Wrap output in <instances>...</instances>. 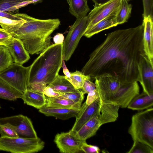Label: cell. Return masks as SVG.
Listing matches in <instances>:
<instances>
[{"instance_id": "6da1fadb", "label": "cell", "mask_w": 153, "mask_h": 153, "mask_svg": "<svg viewBox=\"0 0 153 153\" xmlns=\"http://www.w3.org/2000/svg\"><path fill=\"white\" fill-rule=\"evenodd\" d=\"M143 29L142 24L109 33L90 54L82 72L94 79L109 76L123 84L139 82L140 63L145 54Z\"/></svg>"}, {"instance_id": "7a4b0ae2", "label": "cell", "mask_w": 153, "mask_h": 153, "mask_svg": "<svg viewBox=\"0 0 153 153\" xmlns=\"http://www.w3.org/2000/svg\"><path fill=\"white\" fill-rule=\"evenodd\" d=\"M14 14L26 22L11 35L22 41L29 54H38L51 45L50 35L59 26L60 21L59 19H42L24 13Z\"/></svg>"}, {"instance_id": "3957f363", "label": "cell", "mask_w": 153, "mask_h": 153, "mask_svg": "<svg viewBox=\"0 0 153 153\" xmlns=\"http://www.w3.org/2000/svg\"><path fill=\"white\" fill-rule=\"evenodd\" d=\"M63 44L51 45L30 66L27 89L42 93L59 74L62 67Z\"/></svg>"}, {"instance_id": "277c9868", "label": "cell", "mask_w": 153, "mask_h": 153, "mask_svg": "<svg viewBox=\"0 0 153 153\" xmlns=\"http://www.w3.org/2000/svg\"><path fill=\"white\" fill-rule=\"evenodd\" d=\"M128 132L133 140L145 143L153 149V108L137 113L131 118Z\"/></svg>"}, {"instance_id": "5b68a950", "label": "cell", "mask_w": 153, "mask_h": 153, "mask_svg": "<svg viewBox=\"0 0 153 153\" xmlns=\"http://www.w3.org/2000/svg\"><path fill=\"white\" fill-rule=\"evenodd\" d=\"M45 142L39 138L0 137V150L13 153H33L43 149Z\"/></svg>"}, {"instance_id": "8992f818", "label": "cell", "mask_w": 153, "mask_h": 153, "mask_svg": "<svg viewBox=\"0 0 153 153\" xmlns=\"http://www.w3.org/2000/svg\"><path fill=\"white\" fill-rule=\"evenodd\" d=\"M30 66L25 67L13 62L0 72V78L23 94L27 89Z\"/></svg>"}, {"instance_id": "52a82bcc", "label": "cell", "mask_w": 153, "mask_h": 153, "mask_svg": "<svg viewBox=\"0 0 153 153\" xmlns=\"http://www.w3.org/2000/svg\"><path fill=\"white\" fill-rule=\"evenodd\" d=\"M87 16L77 19L70 28L63 43L64 60H68L73 53L87 28Z\"/></svg>"}, {"instance_id": "ba28073f", "label": "cell", "mask_w": 153, "mask_h": 153, "mask_svg": "<svg viewBox=\"0 0 153 153\" xmlns=\"http://www.w3.org/2000/svg\"><path fill=\"white\" fill-rule=\"evenodd\" d=\"M0 124L6 125L12 128L17 133L19 137H38L31 121L26 116L19 114L0 117Z\"/></svg>"}, {"instance_id": "9c48e42d", "label": "cell", "mask_w": 153, "mask_h": 153, "mask_svg": "<svg viewBox=\"0 0 153 153\" xmlns=\"http://www.w3.org/2000/svg\"><path fill=\"white\" fill-rule=\"evenodd\" d=\"M94 79L100 106L103 103L109 102L122 84L117 79L108 75L102 76Z\"/></svg>"}, {"instance_id": "30bf717a", "label": "cell", "mask_w": 153, "mask_h": 153, "mask_svg": "<svg viewBox=\"0 0 153 153\" xmlns=\"http://www.w3.org/2000/svg\"><path fill=\"white\" fill-rule=\"evenodd\" d=\"M122 0H111L100 6L94 7L87 16L86 31L106 17L116 15L121 8Z\"/></svg>"}, {"instance_id": "8fae6325", "label": "cell", "mask_w": 153, "mask_h": 153, "mask_svg": "<svg viewBox=\"0 0 153 153\" xmlns=\"http://www.w3.org/2000/svg\"><path fill=\"white\" fill-rule=\"evenodd\" d=\"M83 141L78 138L75 133L71 130L68 132L57 134L54 139L59 152L63 153H76L81 152V146Z\"/></svg>"}, {"instance_id": "7c38bea8", "label": "cell", "mask_w": 153, "mask_h": 153, "mask_svg": "<svg viewBox=\"0 0 153 153\" xmlns=\"http://www.w3.org/2000/svg\"><path fill=\"white\" fill-rule=\"evenodd\" d=\"M139 92L140 88L137 82L122 84L109 102L115 103L122 108H126L132 100L139 94Z\"/></svg>"}, {"instance_id": "4fadbf2b", "label": "cell", "mask_w": 153, "mask_h": 153, "mask_svg": "<svg viewBox=\"0 0 153 153\" xmlns=\"http://www.w3.org/2000/svg\"><path fill=\"white\" fill-rule=\"evenodd\" d=\"M140 80L139 81L143 92L148 94H153V62L144 54L140 65Z\"/></svg>"}, {"instance_id": "5bb4252c", "label": "cell", "mask_w": 153, "mask_h": 153, "mask_svg": "<svg viewBox=\"0 0 153 153\" xmlns=\"http://www.w3.org/2000/svg\"><path fill=\"white\" fill-rule=\"evenodd\" d=\"M100 105L97 100L89 105L85 102L81 106L79 111L75 116L76 121L71 131L76 132L87 122L94 116L99 110Z\"/></svg>"}, {"instance_id": "9a60e30c", "label": "cell", "mask_w": 153, "mask_h": 153, "mask_svg": "<svg viewBox=\"0 0 153 153\" xmlns=\"http://www.w3.org/2000/svg\"><path fill=\"white\" fill-rule=\"evenodd\" d=\"M5 46L8 49L13 62L15 63L22 65L30 59L29 53L22 42L18 39L13 37Z\"/></svg>"}, {"instance_id": "2e32d148", "label": "cell", "mask_w": 153, "mask_h": 153, "mask_svg": "<svg viewBox=\"0 0 153 153\" xmlns=\"http://www.w3.org/2000/svg\"><path fill=\"white\" fill-rule=\"evenodd\" d=\"M143 18V50L146 56L153 62V18L149 16Z\"/></svg>"}, {"instance_id": "e0dca14e", "label": "cell", "mask_w": 153, "mask_h": 153, "mask_svg": "<svg viewBox=\"0 0 153 153\" xmlns=\"http://www.w3.org/2000/svg\"><path fill=\"white\" fill-rule=\"evenodd\" d=\"M99 110L76 132V136L82 140H86L94 135L101 125L100 121Z\"/></svg>"}, {"instance_id": "ac0fdd59", "label": "cell", "mask_w": 153, "mask_h": 153, "mask_svg": "<svg viewBox=\"0 0 153 153\" xmlns=\"http://www.w3.org/2000/svg\"><path fill=\"white\" fill-rule=\"evenodd\" d=\"M120 106L111 102L102 103L100 106V121L101 125L116 121L118 117Z\"/></svg>"}, {"instance_id": "d6986e66", "label": "cell", "mask_w": 153, "mask_h": 153, "mask_svg": "<svg viewBox=\"0 0 153 153\" xmlns=\"http://www.w3.org/2000/svg\"><path fill=\"white\" fill-rule=\"evenodd\" d=\"M79 109L51 108L45 105L39 109V111L47 116H52L65 120L75 117L79 113Z\"/></svg>"}, {"instance_id": "ffe728a7", "label": "cell", "mask_w": 153, "mask_h": 153, "mask_svg": "<svg viewBox=\"0 0 153 153\" xmlns=\"http://www.w3.org/2000/svg\"><path fill=\"white\" fill-rule=\"evenodd\" d=\"M116 15L109 16L100 21L86 30L83 36L89 38L101 31L118 25Z\"/></svg>"}, {"instance_id": "44dd1931", "label": "cell", "mask_w": 153, "mask_h": 153, "mask_svg": "<svg viewBox=\"0 0 153 153\" xmlns=\"http://www.w3.org/2000/svg\"><path fill=\"white\" fill-rule=\"evenodd\" d=\"M24 103L39 109L46 104V99L43 94L27 90L21 98Z\"/></svg>"}, {"instance_id": "7402d4cb", "label": "cell", "mask_w": 153, "mask_h": 153, "mask_svg": "<svg viewBox=\"0 0 153 153\" xmlns=\"http://www.w3.org/2000/svg\"><path fill=\"white\" fill-rule=\"evenodd\" d=\"M153 105V94H148L144 92L136 96L127 107L132 110H142L151 107Z\"/></svg>"}, {"instance_id": "603a6c76", "label": "cell", "mask_w": 153, "mask_h": 153, "mask_svg": "<svg viewBox=\"0 0 153 153\" xmlns=\"http://www.w3.org/2000/svg\"><path fill=\"white\" fill-rule=\"evenodd\" d=\"M48 86L59 93H65L78 91L65 77V76L59 74L55 79Z\"/></svg>"}, {"instance_id": "cb8c5ba5", "label": "cell", "mask_w": 153, "mask_h": 153, "mask_svg": "<svg viewBox=\"0 0 153 153\" xmlns=\"http://www.w3.org/2000/svg\"><path fill=\"white\" fill-rule=\"evenodd\" d=\"M69 11L76 19L86 16L90 10L87 0H70Z\"/></svg>"}, {"instance_id": "d4e9b609", "label": "cell", "mask_w": 153, "mask_h": 153, "mask_svg": "<svg viewBox=\"0 0 153 153\" xmlns=\"http://www.w3.org/2000/svg\"><path fill=\"white\" fill-rule=\"evenodd\" d=\"M46 107L69 109H79L81 105L66 99L46 97Z\"/></svg>"}, {"instance_id": "484cf974", "label": "cell", "mask_w": 153, "mask_h": 153, "mask_svg": "<svg viewBox=\"0 0 153 153\" xmlns=\"http://www.w3.org/2000/svg\"><path fill=\"white\" fill-rule=\"evenodd\" d=\"M32 3V0H0V10L15 13L19 9Z\"/></svg>"}, {"instance_id": "4316f807", "label": "cell", "mask_w": 153, "mask_h": 153, "mask_svg": "<svg viewBox=\"0 0 153 153\" xmlns=\"http://www.w3.org/2000/svg\"><path fill=\"white\" fill-rule=\"evenodd\" d=\"M22 94L0 78V98L14 101L21 98Z\"/></svg>"}, {"instance_id": "83f0119b", "label": "cell", "mask_w": 153, "mask_h": 153, "mask_svg": "<svg viewBox=\"0 0 153 153\" xmlns=\"http://www.w3.org/2000/svg\"><path fill=\"white\" fill-rule=\"evenodd\" d=\"M21 19L19 20H15L0 16V25L2 28L12 34L26 22L25 20Z\"/></svg>"}, {"instance_id": "f1b7e54d", "label": "cell", "mask_w": 153, "mask_h": 153, "mask_svg": "<svg viewBox=\"0 0 153 153\" xmlns=\"http://www.w3.org/2000/svg\"><path fill=\"white\" fill-rule=\"evenodd\" d=\"M132 5L129 4L126 0H122L120 8L116 16V20L118 25L126 22L131 14Z\"/></svg>"}, {"instance_id": "f546056e", "label": "cell", "mask_w": 153, "mask_h": 153, "mask_svg": "<svg viewBox=\"0 0 153 153\" xmlns=\"http://www.w3.org/2000/svg\"><path fill=\"white\" fill-rule=\"evenodd\" d=\"M13 62L7 48L4 46H0V72L7 68Z\"/></svg>"}, {"instance_id": "4dcf8cb0", "label": "cell", "mask_w": 153, "mask_h": 153, "mask_svg": "<svg viewBox=\"0 0 153 153\" xmlns=\"http://www.w3.org/2000/svg\"><path fill=\"white\" fill-rule=\"evenodd\" d=\"M88 76L84 75L82 72L76 71L70 74L69 78H66L76 89H81L84 79Z\"/></svg>"}, {"instance_id": "1f68e13d", "label": "cell", "mask_w": 153, "mask_h": 153, "mask_svg": "<svg viewBox=\"0 0 153 153\" xmlns=\"http://www.w3.org/2000/svg\"><path fill=\"white\" fill-rule=\"evenodd\" d=\"M60 93V96L57 98L69 99L81 105L84 98V94L82 91L79 90L76 91Z\"/></svg>"}, {"instance_id": "d6a6232c", "label": "cell", "mask_w": 153, "mask_h": 153, "mask_svg": "<svg viewBox=\"0 0 153 153\" xmlns=\"http://www.w3.org/2000/svg\"><path fill=\"white\" fill-rule=\"evenodd\" d=\"M133 145L128 153H153V149L148 145L138 141L134 140Z\"/></svg>"}, {"instance_id": "836d02e7", "label": "cell", "mask_w": 153, "mask_h": 153, "mask_svg": "<svg viewBox=\"0 0 153 153\" xmlns=\"http://www.w3.org/2000/svg\"><path fill=\"white\" fill-rule=\"evenodd\" d=\"M0 134L2 137L14 138L18 137L16 131L12 128L6 125L0 124Z\"/></svg>"}, {"instance_id": "e575fe53", "label": "cell", "mask_w": 153, "mask_h": 153, "mask_svg": "<svg viewBox=\"0 0 153 153\" xmlns=\"http://www.w3.org/2000/svg\"><path fill=\"white\" fill-rule=\"evenodd\" d=\"M143 18L150 16L153 18V0H143Z\"/></svg>"}, {"instance_id": "d590c367", "label": "cell", "mask_w": 153, "mask_h": 153, "mask_svg": "<svg viewBox=\"0 0 153 153\" xmlns=\"http://www.w3.org/2000/svg\"><path fill=\"white\" fill-rule=\"evenodd\" d=\"M91 77L88 76L84 80L81 91L84 94H88L89 92L96 88V85L91 80Z\"/></svg>"}, {"instance_id": "8d00e7d4", "label": "cell", "mask_w": 153, "mask_h": 153, "mask_svg": "<svg viewBox=\"0 0 153 153\" xmlns=\"http://www.w3.org/2000/svg\"><path fill=\"white\" fill-rule=\"evenodd\" d=\"M81 151L86 153H99L100 150L98 147L88 144L86 140L83 142L81 146Z\"/></svg>"}, {"instance_id": "74e56055", "label": "cell", "mask_w": 153, "mask_h": 153, "mask_svg": "<svg viewBox=\"0 0 153 153\" xmlns=\"http://www.w3.org/2000/svg\"><path fill=\"white\" fill-rule=\"evenodd\" d=\"M13 37L11 34L0 28V46H5Z\"/></svg>"}, {"instance_id": "f35d334b", "label": "cell", "mask_w": 153, "mask_h": 153, "mask_svg": "<svg viewBox=\"0 0 153 153\" xmlns=\"http://www.w3.org/2000/svg\"><path fill=\"white\" fill-rule=\"evenodd\" d=\"M95 100H97L99 104V96L98 92L96 88L90 91L88 94L85 102L87 105H89Z\"/></svg>"}, {"instance_id": "ab89813d", "label": "cell", "mask_w": 153, "mask_h": 153, "mask_svg": "<svg viewBox=\"0 0 153 153\" xmlns=\"http://www.w3.org/2000/svg\"><path fill=\"white\" fill-rule=\"evenodd\" d=\"M43 94L47 97L58 98L60 95V93L54 91L51 88L47 86L44 90Z\"/></svg>"}, {"instance_id": "60d3db41", "label": "cell", "mask_w": 153, "mask_h": 153, "mask_svg": "<svg viewBox=\"0 0 153 153\" xmlns=\"http://www.w3.org/2000/svg\"><path fill=\"white\" fill-rule=\"evenodd\" d=\"M0 16L15 20H19L21 19L16 16L14 13L4 12L1 10H0Z\"/></svg>"}, {"instance_id": "b9f144b4", "label": "cell", "mask_w": 153, "mask_h": 153, "mask_svg": "<svg viewBox=\"0 0 153 153\" xmlns=\"http://www.w3.org/2000/svg\"><path fill=\"white\" fill-rule=\"evenodd\" d=\"M53 41L55 44H63L64 41V36L62 33H58L53 37Z\"/></svg>"}, {"instance_id": "7bdbcfd3", "label": "cell", "mask_w": 153, "mask_h": 153, "mask_svg": "<svg viewBox=\"0 0 153 153\" xmlns=\"http://www.w3.org/2000/svg\"><path fill=\"white\" fill-rule=\"evenodd\" d=\"M62 66L63 68V73L65 75V78H69L70 76L71 73L69 72L65 64L64 56L63 54Z\"/></svg>"}, {"instance_id": "ee69618b", "label": "cell", "mask_w": 153, "mask_h": 153, "mask_svg": "<svg viewBox=\"0 0 153 153\" xmlns=\"http://www.w3.org/2000/svg\"><path fill=\"white\" fill-rule=\"evenodd\" d=\"M95 4L94 7H97L105 4L111 0H92Z\"/></svg>"}, {"instance_id": "f6af8a7d", "label": "cell", "mask_w": 153, "mask_h": 153, "mask_svg": "<svg viewBox=\"0 0 153 153\" xmlns=\"http://www.w3.org/2000/svg\"><path fill=\"white\" fill-rule=\"evenodd\" d=\"M68 3V4H69V2H70V0H66Z\"/></svg>"}, {"instance_id": "bcb514c9", "label": "cell", "mask_w": 153, "mask_h": 153, "mask_svg": "<svg viewBox=\"0 0 153 153\" xmlns=\"http://www.w3.org/2000/svg\"><path fill=\"white\" fill-rule=\"evenodd\" d=\"M128 2L131 0H126Z\"/></svg>"}, {"instance_id": "7dc6e473", "label": "cell", "mask_w": 153, "mask_h": 153, "mask_svg": "<svg viewBox=\"0 0 153 153\" xmlns=\"http://www.w3.org/2000/svg\"><path fill=\"white\" fill-rule=\"evenodd\" d=\"M1 106H0V108H1Z\"/></svg>"}]
</instances>
